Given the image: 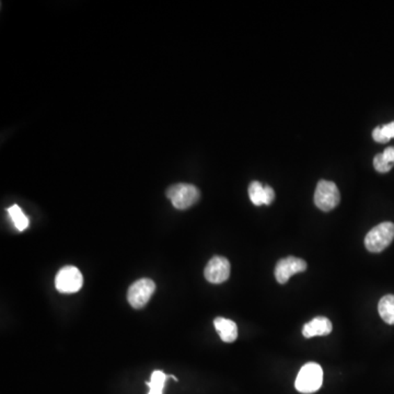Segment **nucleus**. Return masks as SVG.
<instances>
[{
    "label": "nucleus",
    "mask_w": 394,
    "mask_h": 394,
    "mask_svg": "<svg viewBox=\"0 0 394 394\" xmlns=\"http://www.w3.org/2000/svg\"><path fill=\"white\" fill-rule=\"evenodd\" d=\"M322 367L317 363H308L300 369L294 386L300 393H315L322 386Z\"/></svg>",
    "instance_id": "1"
},
{
    "label": "nucleus",
    "mask_w": 394,
    "mask_h": 394,
    "mask_svg": "<svg viewBox=\"0 0 394 394\" xmlns=\"http://www.w3.org/2000/svg\"><path fill=\"white\" fill-rule=\"evenodd\" d=\"M394 240V223L390 221L380 223L367 233L365 246L372 253H380Z\"/></svg>",
    "instance_id": "2"
},
{
    "label": "nucleus",
    "mask_w": 394,
    "mask_h": 394,
    "mask_svg": "<svg viewBox=\"0 0 394 394\" xmlns=\"http://www.w3.org/2000/svg\"><path fill=\"white\" fill-rule=\"evenodd\" d=\"M200 189L192 184L180 183L172 185L166 191V197L177 210H184L192 207L200 200Z\"/></svg>",
    "instance_id": "3"
},
{
    "label": "nucleus",
    "mask_w": 394,
    "mask_h": 394,
    "mask_svg": "<svg viewBox=\"0 0 394 394\" xmlns=\"http://www.w3.org/2000/svg\"><path fill=\"white\" fill-rule=\"evenodd\" d=\"M340 194L334 182L321 180L315 193V204L323 212H330L340 204Z\"/></svg>",
    "instance_id": "4"
},
{
    "label": "nucleus",
    "mask_w": 394,
    "mask_h": 394,
    "mask_svg": "<svg viewBox=\"0 0 394 394\" xmlns=\"http://www.w3.org/2000/svg\"><path fill=\"white\" fill-rule=\"evenodd\" d=\"M82 285H84V277L77 267H63L55 277V287L62 294L78 292L81 290Z\"/></svg>",
    "instance_id": "5"
},
{
    "label": "nucleus",
    "mask_w": 394,
    "mask_h": 394,
    "mask_svg": "<svg viewBox=\"0 0 394 394\" xmlns=\"http://www.w3.org/2000/svg\"><path fill=\"white\" fill-rule=\"evenodd\" d=\"M155 290H156V284L151 279H139L128 290L127 299L129 305L135 309H141L150 300Z\"/></svg>",
    "instance_id": "6"
},
{
    "label": "nucleus",
    "mask_w": 394,
    "mask_h": 394,
    "mask_svg": "<svg viewBox=\"0 0 394 394\" xmlns=\"http://www.w3.org/2000/svg\"><path fill=\"white\" fill-rule=\"evenodd\" d=\"M307 269V263L299 258L288 256L281 260L275 267V277L279 284H286L292 275L301 273Z\"/></svg>",
    "instance_id": "7"
},
{
    "label": "nucleus",
    "mask_w": 394,
    "mask_h": 394,
    "mask_svg": "<svg viewBox=\"0 0 394 394\" xmlns=\"http://www.w3.org/2000/svg\"><path fill=\"white\" fill-rule=\"evenodd\" d=\"M204 275L212 284H221L230 276V263L223 256H214L206 265Z\"/></svg>",
    "instance_id": "8"
},
{
    "label": "nucleus",
    "mask_w": 394,
    "mask_h": 394,
    "mask_svg": "<svg viewBox=\"0 0 394 394\" xmlns=\"http://www.w3.org/2000/svg\"><path fill=\"white\" fill-rule=\"evenodd\" d=\"M249 196L255 206L271 205L275 200V192L269 185L264 187L261 182L254 181L249 187Z\"/></svg>",
    "instance_id": "9"
},
{
    "label": "nucleus",
    "mask_w": 394,
    "mask_h": 394,
    "mask_svg": "<svg viewBox=\"0 0 394 394\" xmlns=\"http://www.w3.org/2000/svg\"><path fill=\"white\" fill-rule=\"evenodd\" d=\"M332 323L328 317H317L305 324L302 329V336L306 338H315V336H329L332 332Z\"/></svg>",
    "instance_id": "10"
},
{
    "label": "nucleus",
    "mask_w": 394,
    "mask_h": 394,
    "mask_svg": "<svg viewBox=\"0 0 394 394\" xmlns=\"http://www.w3.org/2000/svg\"><path fill=\"white\" fill-rule=\"evenodd\" d=\"M214 325L225 343H233L238 338V326L233 321L225 317H216Z\"/></svg>",
    "instance_id": "11"
},
{
    "label": "nucleus",
    "mask_w": 394,
    "mask_h": 394,
    "mask_svg": "<svg viewBox=\"0 0 394 394\" xmlns=\"http://www.w3.org/2000/svg\"><path fill=\"white\" fill-rule=\"evenodd\" d=\"M379 315L388 324H394V294H386L379 301Z\"/></svg>",
    "instance_id": "12"
},
{
    "label": "nucleus",
    "mask_w": 394,
    "mask_h": 394,
    "mask_svg": "<svg viewBox=\"0 0 394 394\" xmlns=\"http://www.w3.org/2000/svg\"><path fill=\"white\" fill-rule=\"evenodd\" d=\"M166 376L164 371L156 370L151 375L150 381L147 382L149 386L148 394L164 393V384H166Z\"/></svg>",
    "instance_id": "13"
},
{
    "label": "nucleus",
    "mask_w": 394,
    "mask_h": 394,
    "mask_svg": "<svg viewBox=\"0 0 394 394\" xmlns=\"http://www.w3.org/2000/svg\"><path fill=\"white\" fill-rule=\"evenodd\" d=\"M8 214L10 216L11 221L16 226V228L19 231L26 230L29 227V218L24 215V212L18 205H13L8 208Z\"/></svg>",
    "instance_id": "14"
},
{
    "label": "nucleus",
    "mask_w": 394,
    "mask_h": 394,
    "mask_svg": "<svg viewBox=\"0 0 394 394\" xmlns=\"http://www.w3.org/2000/svg\"><path fill=\"white\" fill-rule=\"evenodd\" d=\"M372 139L380 143H388L390 139H394V122L375 128L372 132Z\"/></svg>",
    "instance_id": "15"
},
{
    "label": "nucleus",
    "mask_w": 394,
    "mask_h": 394,
    "mask_svg": "<svg viewBox=\"0 0 394 394\" xmlns=\"http://www.w3.org/2000/svg\"><path fill=\"white\" fill-rule=\"evenodd\" d=\"M394 164L384 159V155L378 154L374 159V166L377 171L380 172V173H386L389 172L390 170L393 168Z\"/></svg>",
    "instance_id": "16"
},
{
    "label": "nucleus",
    "mask_w": 394,
    "mask_h": 394,
    "mask_svg": "<svg viewBox=\"0 0 394 394\" xmlns=\"http://www.w3.org/2000/svg\"><path fill=\"white\" fill-rule=\"evenodd\" d=\"M382 155H384L386 160L391 162V164H394V147H388V148L382 152Z\"/></svg>",
    "instance_id": "17"
}]
</instances>
